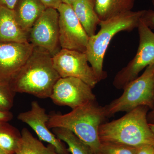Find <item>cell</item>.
I'll return each mask as SVG.
<instances>
[{
  "label": "cell",
  "mask_w": 154,
  "mask_h": 154,
  "mask_svg": "<svg viewBox=\"0 0 154 154\" xmlns=\"http://www.w3.org/2000/svg\"><path fill=\"white\" fill-rule=\"evenodd\" d=\"M136 154H154V146L144 145L138 147Z\"/></svg>",
  "instance_id": "obj_23"
},
{
  "label": "cell",
  "mask_w": 154,
  "mask_h": 154,
  "mask_svg": "<svg viewBox=\"0 0 154 154\" xmlns=\"http://www.w3.org/2000/svg\"><path fill=\"white\" fill-rule=\"evenodd\" d=\"M34 48L29 42L0 43V83L9 84Z\"/></svg>",
  "instance_id": "obj_11"
},
{
  "label": "cell",
  "mask_w": 154,
  "mask_h": 154,
  "mask_svg": "<svg viewBox=\"0 0 154 154\" xmlns=\"http://www.w3.org/2000/svg\"><path fill=\"white\" fill-rule=\"evenodd\" d=\"M57 10L59 15V41L62 49L85 52L90 37L72 7L62 3Z\"/></svg>",
  "instance_id": "obj_10"
},
{
  "label": "cell",
  "mask_w": 154,
  "mask_h": 154,
  "mask_svg": "<svg viewBox=\"0 0 154 154\" xmlns=\"http://www.w3.org/2000/svg\"><path fill=\"white\" fill-rule=\"evenodd\" d=\"M137 148L112 142H101L98 154H136Z\"/></svg>",
  "instance_id": "obj_20"
},
{
  "label": "cell",
  "mask_w": 154,
  "mask_h": 154,
  "mask_svg": "<svg viewBox=\"0 0 154 154\" xmlns=\"http://www.w3.org/2000/svg\"><path fill=\"white\" fill-rule=\"evenodd\" d=\"M60 77L54 67L52 56L41 48L34 47L28 60L15 74L9 85L15 93L40 98H50Z\"/></svg>",
  "instance_id": "obj_1"
},
{
  "label": "cell",
  "mask_w": 154,
  "mask_h": 154,
  "mask_svg": "<svg viewBox=\"0 0 154 154\" xmlns=\"http://www.w3.org/2000/svg\"><path fill=\"white\" fill-rule=\"evenodd\" d=\"M28 33L17 22L13 10L0 6V43L28 42Z\"/></svg>",
  "instance_id": "obj_13"
},
{
  "label": "cell",
  "mask_w": 154,
  "mask_h": 154,
  "mask_svg": "<svg viewBox=\"0 0 154 154\" xmlns=\"http://www.w3.org/2000/svg\"><path fill=\"white\" fill-rule=\"evenodd\" d=\"M52 132L59 139L67 144L68 149L72 154H94L91 148L71 131L55 128H52Z\"/></svg>",
  "instance_id": "obj_18"
},
{
  "label": "cell",
  "mask_w": 154,
  "mask_h": 154,
  "mask_svg": "<svg viewBox=\"0 0 154 154\" xmlns=\"http://www.w3.org/2000/svg\"><path fill=\"white\" fill-rule=\"evenodd\" d=\"M141 20L150 29H154V11L145 10L144 13L141 18Z\"/></svg>",
  "instance_id": "obj_22"
},
{
  "label": "cell",
  "mask_w": 154,
  "mask_h": 154,
  "mask_svg": "<svg viewBox=\"0 0 154 154\" xmlns=\"http://www.w3.org/2000/svg\"><path fill=\"white\" fill-rule=\"evenodd\" d=\"M50 116L46 113L45 109L40 106L38 102H31V108L26 112L19 113L18 119L28 125L35 131L39 140L47 142L55 149L58 154H69L61 140L49 130L47 122Z\"/></svg>",
  "instance_id": "obj_12"
},
{
  "label": "cell",
  "mask_w": 154,
  "mask_h": 154,
  "mask_svg": "<svg viewBox=\"0 0 154 154\" xmlns=\"http://www.w3.org/2000/svg\"><path fill=\"white\" fill-rule=\"evenodd\" d=\"M46 8L41 0H17L13 11L19 25L29 33L33 24Z\"/></svg>",
  "instance_id": "obj_14"
},
{
  "label": "cell",
  "mask_w": 154,
  "mask_h": 154,
  "mask_svg": "<svg viewBox=\"0 0 154 154\" xmlns=\"http://www.w3.org/2000/svg\"><path fill=\"white\" fill-rule=\"evenodd\" d=\"M135 0H96L95 10L101 21L131 11Z\"/></svg>",
  "instance_id": "obj_16"
},
{
  "label": "cell",
  "mask_w": 154,
  "mask_h": 154,
  "mask_svg": "<svg viewBox=\"0 0 154 154\" xmlns=\"http://www.w3.org/2000/svg\"><path fill=\"white\" fill-rule=\"evenodd\" d=\"M152 1L153 4L154 6V0H152Z\"/></svg>",
  "instance_id": "obj_31"
},
{
  "label": "cell",
  "mask_w": 154,
  "mask_h": 154,
  "mask_svg": "<svg viewBox=\"0 0 154 154\" xmlns=\"http://www.w3.org/2000/svg\"><path fill=\"white\" fill-rule=\"evenodd\" d=\"M96 0H77L72 6L76 16L89 37L96 34L101 22L96 10Z\"/></svg>",
  "instance_id": "obj_15"
},
{
  "label": "cell",
  "mask_w": 154,
  "mask_h": 154,
  "mask_svg": "<svg viewBox=\"0 0 154 154\" xmlns=\"http://www.w3.org/2000/svg\"><path fill=\"white\" fill-rule=\"evenodd\" d=\"M17 0H0V6L13 10Z\"/></svg>",
  "instance_id": "obj_26"
},
{
  "label": "cell",
  "mask_w": 154,
  "mask_h": 154,
  "mask_svg": "<svg viewBox=\"0 0 154 154\" xmlns=\"http://www.w3.org/2000/svg\"><path fill=\"white\" fill-rule=\"evenodd\" d=\"M137 28L140 39L136 54L116 74L113 81V86L119 90H123L144 69L154 63V33L141 19Z\"/></svg>",
  "instance_id": "obj_6"
},
{
  "label": "cell",
  "mask_w": 154,
  "mask_h": 154,
  "mask_svg": "<svg viewBox=\"0 0 154 154\" xmlns=\"http://www.w3.org/2000/svg\"><path fill=\"white\" fill-rule=\"evenodd\" d=\"M92 89L78 78H60L54 85L50 98L55 105L68 106L73 110L96 101Z\"/></svg>",
  "instance_id": "obj_9"
},
{
  "label": "cell",
  "mask_w": 154,
  "mask_h": 154,
  "mask_svg": "<svg viewBox=\"0 0 154 154\" xmlns=\"http://www.w3.org/2000/svg\"><path fill=\"white\" fill-rule=\"evenodd\" d=\"M0 154H7L5 152H4L3 150H2V149H0Z\"/></svg>",
  "instance_id": "obj_30"
},
{
  "label": "cell",
  "mask_w": 154,
  "mask_h": 154,
  "mask_svg": "<svg viewBox=\"0 0 154 154\" xmlns=\"http://www.w3.org/2000/svg\"><path fill=\"white\" fill-rule=\"evenodd\" d=\"M21 137L17 128L8 122H0V149L6 153H16Z\"/></svg>",
  "instance_id": "obj_19"
},
{
  "label": "cell",
  "mask_w": 154,
  "mask_h": 154,
  "mask_svg": "<svg viewBox=\"0 0 154 154\" xmlns=\"http://www.w3.org/2000/svg\"><path fill=\"white\" fill-rule=\"evenodd\" d=\"M59 15L57 9L47 8L28 33V42L52 56L61 49L59 41Z\"/></svg>",
  "instance_id": "obj_7"
},
{
  "label": "cell",
  "mask_w": 154,
  "mask_h": 154,
  "mask_svg": "<svg viewBox=\"0 0 154 154\" xmlns=\"http://www.w3.org/2000/svg\"><path fill=\"white\" fill-rule=\"evenodd\" d=\"M15 94L9 84L0 83V110L10 111L14 105Z\"/></svg>",
  "instance_id": "obj_21"
},
{
  "label": "cell",
  "mask_w": 154,
  "mask_h": 154,
  "mask_svg": "<svg viewBox=\"0 0 154 154\" xmlns=\"http://www.w3.org/2000/svg\"><path fill=\"white\" fill-rule=\"evenodd\" d=\"M49 128H63L71 131L88 145L94 154H98L101 146L99 127L107 118L104 107L96 101L73 109L65 114L52 113L49 115Z\"/></svg>",
  "instance_id": "obj_3"
},
{
  "label": "cell",
  "mask_w": 154,
  "mask_h": 154,
  "mask_svg": "<svg viewBox=\"0 0 154 154\" xmlns=\"http://www.w3.org/2000/svg\"><path fill=\"white\" fill-rule=\"evenodd\" d=\"M149 125L151 129L154 134V124H149Z\"/></svg>",
  "instance_id": "obj_29"
},
{
  "label": "cell",
  "mask_w": 154,
  "mask_h": 154,
  "mask_svg": "<svg viewBox=\"0 0 154 154\" xmlns=\"http://www.w3.org/2000/svg\"><path fill=\"white\" fill-rule=\"evenodd\" d=\"M77 0H62V3L72 6Z\"/></svg>",
  "instance_id": "obj_28"
},
{
  "label": "cell",
  "mask_w": 154,
  "mask_h": 154,
  "mask_svg": "<svg viewBox=\"0 0 154 154\" xmlns=\"http://www.w3.org/2000/svg\"><path fill=\"white\" fill-rule=\"evenodd\" d=\"M147 119L149 124H154V107L148 113Z\"/></svg>",
  "instance_id": "obj_27"
},
{
  "label": "cell",
  "mask_w": 154,
  "mask_h": 154,
  "mask_svg": "<svg viewBox=\"0 0 154 154\" xmlns=\"http://www.w3.org/2000/svg\"><path fill=\"white\" fill-rule=\"evenodd\" d=\"M149 109L147 106H139L119 119L102 123L99 130L101 142L115 143L136 148L154 146V134L147 119Z\"/></svg>",
  "instance_id": "obj_2"
},
{
  "label": "cell",
  "mask_w": 154,
  "mask_h": 154,
  "mask_svg": "<svg viewBox=\"0 0 154 154\" xmlns=\"http://www.w3.org/2000/svg\"><path fill=\"white\" fill-rule=\"evenodd\" d=\"M120 97L104 106L106 116L128 112L141 106L154 107V63L147 67L140 76L128 84Z\"/></svg>",
  "instance_id": "obj_5"
},
{
  "label": "cell",
  "mask_w": 154,
  "mask_h": 154,
  "mask_svg": "<svg viewBox=\"0 0 154 154\" xmlns=\"http://www.w3.org/2000/svg\"><path fill=\"white\" fill-rule=\"evenodd\" d=\"M47 8L57 9L62 3V0H41Z\"/></svg>",
  "instance_id": "obj_24"
},
{
  "label": "cell",
  "mask_w": 154,
  "mask_h": 154,
  "mask_svg": "<svg viewBox=\"0 0 154 154\" xmlns=\"http://www.w3.org/2000/svg\"><path fill=\"white\" fill-rule=\"evenodd\" d=\"M51 145L45 146L41 141L34 137L26 128L22 129L21 137L15 154H56Z\"/></svg>",
  "instance_id": "obj_17"
},
{
  "label": "cell",
  "mask_w": 154,
  "mask_h": 154,
  "mask_svg": "<svg viewBox=\"0 0 154 154\" xmlns=\"http://www.w3.org/2000/svg\"><path fill=\"white\" fill-rule=\"evenodd\" d=\"M56 154H57V153H56Z\"/></svg>",
  "instance_id": "obj_32"
},
{
  "label": "cell",
  "mask_w": 154,
  "mask_h": 154,
  "mask_svg": "<svg viewBox=\"0 0 154 154\" xmlns=\"http://www.w3.org/2000/svg\"><path fill=\"white\" fill-rule=\"evenodd\" d=\"M144 12L145 10L128 11L101 21L99 32L89 38L85 53L100 82L107 78V72L103 70V62L111 39L119 32L137 28Z\"/></svg>",
  "instance_id": "obj_4"
},
{
  "label": "cell",
  "mask_w": 154,
  "mask_h": 154,
  "mask_svg": "<svg viewBox=\"0 0 154 154\" xmlns=\"http://www.w3.org/2000/svg\"><path fill=\"white\" fill-rule=\"evenodd\" d=\"M52 61L60 78H78L93 89L100 82L92 67L88 64L85 53L61 48L52 57Z\"/></svg>",
  "instance_id": "obj_8"
},
{
  "label": "cell",
  "mask_w": 154,
  "mask_h": 154,
  "mask_svg": "<svg viewBox=\"0 0 154 154\" xmlns=\"http://www.w3.org/2000/svg\"><path fill=\"white\" fill-rule=\"evenodd\" d=\"M14 116L10 111L0 110V122H9L12 120Z\"/></svg>",
  "instance_id": "obj_25"
}]
</instances>
